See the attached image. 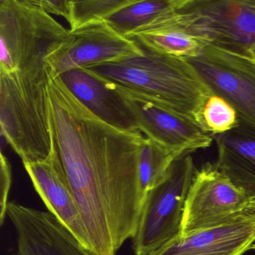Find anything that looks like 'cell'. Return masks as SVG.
Returning <instances> with one entry per match:
<instances>
[{
  "mask_svg": "<svg viewBox=\"0 0 255 255\" xmlns=\"http://www.w3.org/2000/svg\"><path fill=\"white\" fill-rule=\"evenodd\" d=\"M196 167L189 154L178 157L165 178L145 196L136 233L135 255H150L180 236L187 195Z\"/></svg>",
  "mask_w": 255,
  "mask_h": 255,
  "instance_id": "obj_5",
  "label": "cell"
},
{
  "mask_svg": "<svg viewBox=\"0 0 255 255\" xmlns=\"http://www.w3.org/2000/svg\"><path fill=\"white\" fill-rule=\"evenodd\" d=\"M18 255H94L49 211L9 202Z\"/></svg>",
  "mask_w": 255,
  "mask_h": 255,
  "instance_id": "obj_11",
  "label": "cell"
},
{
  "mask_svg": "<svg viewBox=\"0 0 255 255\" xmlns=\"http://www.w3.org/2000/svg\"><path fill=\"white\" fill-rule=\"evenodd\" d=\"M52 139L94 255H117L135 235L145 194L139 160L145 136L106 124L49 67Z\"/></svg>",
  "mask_w": 255,
  "mask_h": 255,
  "instance_id": "obj_1",
  "label": "cell"
},
{
  "mask_svg": "<svg viewBox=\"0 0 255 255\" xmlns=\"http://www.w3.org/2000/svg\"><path fill=\"white\" fill-rule=\"evenodd\" d=\"M141 0H86L70 4V31L85 24L104 19L109 15Z\"/></svg>",
  "mask_w": 255,
  "mask_h": 255,
  "instance_id": "obj_19",
  "label": "cell"
},
{
  "mask_svg": "<svg viewBox=\"0 0 255 255\" xmlns=\"http://www.w3.org/2000/svg\"><path fill=\"white\" fill-rule=\"evenodd\" d=\"M205 128L213 135L232 130L239 124L240 119L235 108L219 96H211L203 111Z\"/></svg>",
  "mask_w": 255,
  "mask_h": 255,
  "instance_id": "obj_20",
  "label": "cell"
},
{
  "mask_svg": "<svg viewBox=\"0 0 255 255\" xmlns=\"http://www.w3.org/2000/svg\"><path fill=\"white\" fill-rule=\"evenodd\" d=\"M112 84L125 100L139 131L145 137L182 154L208 148L212 143V133L188 117L159 106L135 91Z\"/></svg>",
  "mask_w": 255,
  "mask_h": 255,
  "instance_id": "obj_10",
  "label": "cell"
},
{
  "mask_svg": "<svg viewBox=\"0 0 255 255\" xmlns=\"http://www.w3.org/2000/svg\"><path fill=\"white\" fill-rule=\"evenodd\" d=\"M128 37L142 49L181 58L199 56L209 44L189 31L177 17L176 11L137 30Z\"/></svg>",
  "mask_w": 255,
  "mask_h": 255,
  "instance_id": "obj_16",
  "label": "cell"
},
{
  "mask_svg": "<svg viewBox=\"0 0 255 255\" xmlns=\"http://www.w3.org/2000/svg\"><path fill=\"white\" fill-rule=\"evenodd\" d=\"M22 163L48 211L90 251L89 240L54 142L46 158Z\"/></svg>",
  "mask_w": 255,
  "mask_h": 255,
  "instance_id": "obj_12",
  "label": "cell"
},
{
  "mask_svg": "<svg viewBox=\"0 0 255 255\" xmlns=\"http://www.w3.org/2000/svg\"><path fill=\"white\" fill-rule=\"evenodd\" d=\"M28 5L42 9L51 15L61 16L68 21L70 18V2L68 0H18Z\"/></svg>",
  "mask_w": 255,
  "mask_h": 255,
  "instance_id": "obj_22",
  "label": "cell"
},
{
  "mask_svg": "<svg viewBox=\"0 0 255 255\" xmlns=\"http://www.w3.org/2000/svg\"><path fill=\"white\" fill-rule=\"evenodd\" d=\"M144 52L135 40L100 19L70 31L69 38L48 57L46 63L61 75L74 69L141 56Z\"/></svg>",
  "mask_w": 255,
  "mask_h": 255,
  "instance_id": "obj_9",
  "label": "cell"
},
{
  "mask_svg": "<svg viewBox=\"0 0 255 255\" xmlns=\"http://www.w3.org/2000/svg\"></svg>",
  "mask_w": 255,
  "mask_h": 255,
  "instance_id": "obj_27",
  "label": "cell"
},
{
  "mask_svg": "<svg viewBox=\"0 0 255 255\" xmlns=\"http://www.w3.org/2000/svg\"><path fill=\"white\" fill-rule=\"evenodd\" d=\"M3 1V0H0V1Z\"/></svg>",
  "mask_w": 255,
  "mask_h": 255,
  "instance_id": "obj_26",
  "label": "cell"
},
{
  "mask_svg": "<svg viewBox=\"0 0 255 255\" xmlns=\"http://www.w3.org/2000/svg\"><path fill=\"white\" fill-rule=\"evenodd\" d=\"M255 243V213L180 235L150 255H243Z\"/></svg>",
  "mask_w": 255,
  "mask_h": 255,
  "instance_id": "obj_13",
  "label": "cell"
},
{
  "mask_svg": "<svg viewBox=\"0 0 255 255\" xmlns=\"http://www.w3.org/2000/svg\"><path fill=\"white\" fill-rule=\"evenodd\" d=\"M176 14L209 44L255 62V0H189Z\"/></svg>",
  "mask_w": 255,
  "mask_h": 255,
  "instance_id": "obj_6",
  "label": "cell"
},
{
  "mask_svg": "<svg viewBox=\"0 0 255 255\" xmlns=\"http://www.w3.org/2000/svg\"><path fill=\"white\" fill-rule=\"evenodd\" d=\"M70 4H74V3L82 2V1H86V0H68Z\"/></svg>",
  "mask_w": 255,
  "mask_h": 255,
  "instance_id": "obj_24",
  "label": "cell"
},
{
  "mask_svg": "<svg viewBox=\"0 0 255 255\" xmlns=\"http://www.w3.org/2000/svg\"><path fill=\"white\" fill-rule=\"evenodd\" d=\"M213 136L218 150L217 169L255 200V128L240 120L232 130Z\"/></svg>",
  "mask_w": 255,
  "mask_h": 255,
  "instance_id": "obj_15",
  "label": "cell"
},
{
  "mask_svg": "<svg viewBox=\"0 0 255 255\" xmlns=\"http://www.w3.org/2000/svg\"><path fill=\"white\" fill-rule=\"evenodd\" d=\"M184 154H187L170 149L152 139L145 138L139 160V178L145 196L161 182L172 163Z\"/></svg>",
  "mask_w": 255,
  "mask_h": 255,
  "instance_id": "obj_18",
  "label": "cell"
},
{
  "mask_svg": "<svg viewBox=\"0 0 255 255\" xmlns=\"http://www.w3.org/2000/svg\"><path fill=\"white\" fill-rule=\"evenodd\" d=\"M213 94L226 100L240 120L255 128V62L208 44L199 56L185 58Z\"/></svg>",
  "mask_w": 255,
  "mask_h": 255,
  "instance_id": "obj_8",
  "label": "cell"
},
{
  "mask_svg": "<svg viewBox=\"0 0 255 255\" xmlns=\"http://www.w3.org/2000/svg\"><path fill=\"white\" fill-rule=\"evenodd\" d=\"M48 74V64L0 73L1 136L22 162L46 158L53 146Z\"/></svg>",
  "mask_w": 255,
  "mask_h": 255,
  "instance_id": "obj_3",
  "label": "cell"
},
{
  "mask_svg": "<svg viewBox=\"0 0 255 255\" xmlns=\"http://www.w3.org/2000/svg\"><path fill=\"white\" fill-rule=\"evenodd\" d=\"M173 1H175V4H176L177 6V8H178V7L182 5L184 3L187 2L189 0H173Z\"/></svg>",
  "mask_w": 255,
  "mask_h": 255,
  "instance_id": "obj_23",
  "label": "cell"
},
{
  "mask_svg": "<svg viewBox=\"0 0 255 255\" xmlns=\"http://www.w3.org/2000/svg\"><path fill=\"white\" fill-rule=\"evenodd\" d=\"M70 30L42 9L18 0L0 1V73L47 64Z\"/></svg>",
  "mask_w": 255,
  "mask_h": 255,
  "instance_id": "obj_4",
  "label": "cell"
},
{
  "mask_svg": "<svg viewBox=\"0 0 255 255\" xmlns=\"http://www.w3.org/2000/svg\"><path fill=\"white\" fill-rule=\"evenodd\" d=\"M252 250H255V243L254 244V245L253 246V248H252Z\"/></svg>",
  "mask_w": 255,
  "mask_h": 255,
  "instance_id": "obj_25",
  "label": "cell"
},
{
  "mask_svg": "<svg viewBox=\"0 0 255 255\" xmlns=\"http://www.w3.org/2000/svg\"><path fill=\"white\" fill-rule=\"evenodd\" d=\"M255 213V200L236 187L216 165L196 170L184 209L181 235Z\"/></svg>",
  "mask_w": 255,
  "mask_h": 255,
  "instance_id": "obj_7",
  "label": "cell"
},
{
  "mask_svg": "<svg viewBox=\"0 0 255 255\" xmlns=\"http://www.w3.org/2000/svg\"><path fill=\"white\" fill-rule=\"evenodd\" d=\"M173 0H141L105 18L120 34L128 37L135 31L176 11Z\"/></svg>",
  "mask_w": 255,
  "mask_h": 255,
  "instance_id": "obj_17",
  "label": "cell"
},
{
  "mask_svg": "<svg viewBox=\"0 0 255 255\" xmlns=\"http://www.w3.org/2000/svg\"><path fill=\"white\" fill-rule=\"evenodd\" d=\"M144 51L141 56L87 69L159 106L188 117L206 130L204 108L214 94L193 66L185 58Z\"/></svg>",
  "mask_w": 255,
  "mask_h": 255,
  "instance_id": "obj_2",
  "label": "cell"
},
{
  "mask_svg": "<svg viewBox=\"0 0 255 255\" xmlns=\"http://www.w3.org/2000/svg\"><path fill=\"white\" fill-rule=\"evenodd\" d=\"M0 223L2 226L7 217L8 196L12 184L11 166L2 150L0 155Z\"/></svg>",
  "mask_w": 255,
  "mask_h": 255,
  "instance_id": "obj_21",
  "label": "cell"
},
{
  "mask_svg": "<svg viewBox=\"0 0 255 255\" xmlns=\"http://www.w3.org/2000/svg\"><path fill=\"white\" fill-rule=\"evenodd\" d=\"M60 76L75 97L97 118L121 130H139L131 110L112 82L87 68L69 70Z\"/></svg>",
  "mask_w": 255,
  "mask_h": 255,
  "instance_id": "obj_14",
  "label": "cell"
}]
</instances>
